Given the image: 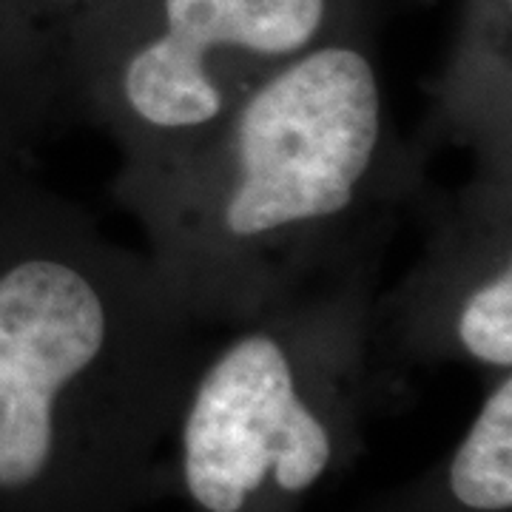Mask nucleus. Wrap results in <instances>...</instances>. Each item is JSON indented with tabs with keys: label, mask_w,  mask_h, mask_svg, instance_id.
Listing matches in <instances>:
<instances>
[{
	"label": "nucleus",
	"mask_w": 512,
	"mask_h": 512,
	"mask_svg": "<svg viewBox=\"0 0 512 512\" xmlns=\"http://www.w3.org/2000/svg\"><path fill=\"white\" fill-rule=\"evenodd\" d=\"M333 0H160L157 20L106 60L72 66L60 109L109 131L126 165L197 143L265 80L328 46Z\"/></svg>",
	"instance_id": "obj_2"
},
{
	"label": "nucleus",
	"mask_w": 512,
	"mask_h": 512,
	"mask_svg": "<svg viewBox=\"0 0 512 512\" xmlns=\"http://www.w3.org/2000/svg\"><path fill=\"white\" fill-rule=\"evenodd\" d=\"M419 185L373 57L319 46L197 143L126 165L120 197L148 256L205 330L376 279Z\"/></svg>",
	"instance_id": "obj_1"
},
{
	"label": "nucleus",
	"mask_w": 512,
	"mask_h": 512,
	"mask_svg": "<svg viewBox=\"0 0 512 512\" xmlns=\"http://www.w3.org/2000/svg\"><path fill=\"white\" fill-rule=\"evenodd\" d=\"M373 282L311 293L225 328L183 421V478L202 510L242 512L268 484L299 495L325 476L333 436L305 393L308 365Z\"/></svg>",
	"instance_id": "obj_3"
},
{
	"label": "nucleus",
	"mask_w": 512,
	"mask_h": 512,
	"mask_svg": "<svg viewBox=\"0 0 512 512\" xmlns=\"http://www.w3.org/2000/svg\"><path fill=\"white\" fill-rule=\"evenodd\" d=\"M450 493L476 512L512 507V379L504 376L478 410L450 464Z\"/></svg>",
	"instance_id": "obj_5"
},
{
	"label": "nucleus",
	"mask_w": 512,
	"mask_h": 512,
	"mask_svg": "<svg viewBox=\"0 0 512 512\" xmlns=\"http://www.w3.org/2000/svg\"><path fill=\"white\" fill-rule=\"evenodd\" d=\"M507 185H476L441 225L421 268L390 313L376 302L379 330L436 333L478 365H512V251Z\"/></svg>",
	"instance_id": "obj_4"
}]
</instances>
